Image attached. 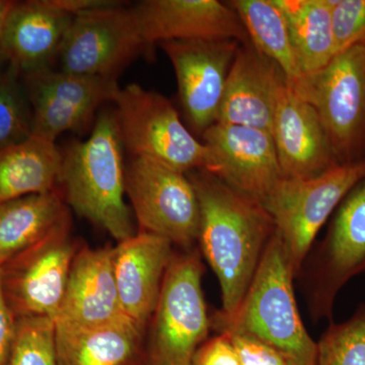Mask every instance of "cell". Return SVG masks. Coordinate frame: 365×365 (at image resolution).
<instances>
[{"mask_svg": "<svg viewBox=\"0 0 365 365\" xmlns=\"http://www.w3.org/2000/svg\"><path fill=\"white\" fill-rule=\"evenodd\" d=\"M187 175L200 207V253L220 281V313L230 317L241 306L276 225L260 202L215 175L204 170Z\"/></svg>", "mask_w": 365, "mask_h": 365, "instance_id": "cell-1", "label": "cell"}, {"mask_svg": "<svg viewBox=\"0 0 365 365\" xmlns=\"http://www.w3.org/2000/svg\"><path fill=\"white\" fill-rule=\"evenodd\" d=\"M123 150L114 111L101 112L90 137L62 153L58 185L66 204L118 242L137 232L125 202Z\"/></svg>", "mask_w": 365, "mask_h": 365, "instance_id": "cell-2", "label": "cell"}, {"mask_svg": "<svg viewBox=\"0 0 365 365\" xmlns=\"http://www.w3.org/2000/svg\"><path fill=\"white\" fill-rule=\"evenodd\" d=\"M294 277L276 232L241 306L230 317L212 314V330L253 337L279 352L290 365H317L318 344L300 318Z\"/></svg>", "mask_w": 365, "mask_h": 365, "instance_id": "cell-3", "label": "cell"}, {"mask_svg": "<svg viewBox=\"0 0 365 365\" xmlns=\"http://www.w3.org/2000/svg\"><path fill=\"white\" fill-rule=\"evenodd\" d=\"M200 250L175 251L146 333L144 365H190L212 330Z\"/></svg>", "mask_w": 365, "mask_h": 365, "instance_id": "cell-4", "label": "cell"}, {"mask_svg": "<svg viewBox=\"0 0 365 365\" xmlns=\"http://www.w3.org/2000/svg\"><path fill=\"white\" fill-rule=\"evenodd\" d=\"M288 81L316 110L338 163L364 160L365 43L339 53L319 71Z\"/></svg>", "mask_w": 365, "mask_h": 365, "instance_id": "cell-5", "label": "cell"}, {"mask_svg": "<svg viewBox=\"0 0 365 365\" xmlns=\"http://www.w3.org/2000/svg\"><path fill=\"white\" fill-rule=\"evenodd\" d=\"M364 177L365 158L336 165L311 179L283 178L262 204L275 223L294 276L302 272L321 228Z\"/></svg>", "mask_w": 365, "mask_h": 365, "instance_id": "cell-6", "label": "cell"}, {"mask_svg": "<svg viewBox=\"0 0 365 365\" xmlns=\"http://www.w3.org/2000/svg\"><path fill=\"white\" fill-rule=\"evenodd\" d=\"M114 103L122 143L133 158L155 160L184 174L206 169L207 148L162 93L131 83L120 88Z\"/></svg>", "mask_w": 365, "mask_h": 365, "instance_id": "cell-7", "label": "cell"}, {"mask_svg": "<svg viewBox=\"0 0 365 365\" xmlns=\"http://www.w3.org/2000/svg\"><path fill=\"white\" fill-rule=\"evenodd\" d=\"M125 189L139 232L158 235L182 251L196 248L200 207L188 175L148 158L126 165Z\"/></svg>", "mask_w": 365, "mask_h": 365, "instance_id": "cell-8", "label": "cell"}, {"mask_svg": "<svg viewBox=\"0 0 365 365\" xmlns=\"http://www.w3.org/2000/svg\"><path fill=\"white\" fill-rule=\"evenodd\" d=\"M66 222L0 268L2 292L16 319H56L79 246Z\"/></svg>", "mask_w": 365, "mask_h": 365, "instance_id": "cell-9", "label": "cell"}, {"mask_svg": "<svg viewBox=\"0 0 365 365\" xmlns=\"http://www.w3.org/2000/svg\"><path fill=\"white\" fill-rule=\"evenodd\" d=\"M122 4L114 1L73 16L57 56L58 71L117 78L148 49L133 7Z\"/></svg>", "mask_w": 365, "mask_h": 365, "instance_id": "cell-10", "label": "cell"}, {"mask_svg": "<svg viewBox=\"0 0 365 365\" xmlns=\"http://www.w3.org/2000/svg\"><path fill=\"white\" fill-rule=\"evenodd\" d=\"M365 272V177L334 211L326 237L307 271V304L314 322H332L336 297L355 276Z\"/></svg>", "mask_w": 365, "mask_h": 365, "instance_id": "cell-11", "label": "cell"}, {"mask_svg": "<svg viewBox=\"0 0 365 365\" xmlns=\"http://www.w3.org/2000/svg\"><path fill=\"white\" fill-rule=\"evenodd\" d=\"M33 110V135L55 143L64 132H83L97 110L114 102L117 78L76 76L48 68L21 76Z\"/></svg>", "mask_w": 365, "mask_h": 365, "instance_id": "cell-12", "label": "cell"}, {"mask_svg": "<svg viewBox=\"0 0 365 365\" xmlns=\"http://www.w3.org/2000/svg\"><path fill=\"white\" fill-rule=\"evenodd\" d=\"M242 43L232 39L160 43L174 67L190 127L203 134L217 122L230 67Z\"/></svg>", "mask_w": 365, "mask_h": 365, "instance_id": "cell-13", "label": "cell"}, {"mask_svg": "<svg viewBox=\"0 0 365 365\" xmlns=\"http://www.w3.org/2000/svg\"><path fill=\"white\" fill-rule=\"evenodd\" d=\"M206 172L261 204L283 179L272 135L241 125L215 123L202 134Z\"/></svg>", "mask_w": 365, "mask_h": 365, "instance_id": "cell-14", "label": "cell"}, {"mask_svg": "<svg viewBox=\"0 0 365 365\" xmlns=\"http://www.w3.org/2000/svg\"><path fill=\"white\" fill-rule=\"evenodd\" d=\"M271 135L284 179H311L340 165L316 110L287 76L278 88Z\"/></svg>", "mask_w": 365, "mask_h": 365, "instance_id": "cell-15", "label": "cell"}, {"mask_svg": "<svg viewBox=\"0 0 365 365\" xmlns=\"http://www.w3.org/2000/svg\"><path fill=\"white\" fill-rule=\"evenodd\" d=\"M132 7L148 47L169 41L232 39L250 43L239 16L227 2L143 0Z\"/></svg>", "mask_w": 365, "mask_h": 365, "instance_id": "cell-16", "label": "cell"}, {"mask_svg": "<svg viewBox=\"0 0 365 365\" xmlns=\"http://www.w3.org/2000/svg\"><path fill=\"white\" fill-rule=\"evenodd\" d=\"M175 251L169 241L135 235L113 247L112 260L120 306L124 316L148 333Z\"/></svg>", "mask_w": 365, "mask_h": 365, "instance_id": "cell-17", "label": "cell"}, {"mask_svg": "<svg viewBox=\"0 0 365 365\" xmlns=\"http://www.w3.org/2000/svg\"><path fill=\"white\" fill-rule=\"evenodd\" d=\"M113 247H79L54 325L91 328L125 317L120 306L112 260Z\"/></svg>", "mask_w": 365, "mask_h": 365, "instance_id": "cell-18", "label": "cell"}, {"mask_svg": "<svg viewBox=\"0 0 365 365\" xmlns=\"http://www.w3.org/2000/svg\"><path fill=\"white\" fill-rule=\"evenodd\" d=\"M73 16L49 0L14 1L2 36V53L21 76L53 68Z\"/></svg>", "mask_w": 365, "mask_h": 365, "instance_id": "cell-19", "label": "cell"}, {"mask_svg": "<svg viewBox=\"0 0 365 365\" xmlns=\"http://www.w3.org/2000/svg\"><path fill=\"white\" fill-rule=\"evenodd\" d=\"M284 73L252 46L242 44L228 73L216 123L271 133L277 91Z\"/></svg>", "mask_w": 365, "mask_h": 365, "instance_id": "cell-20", "label": "cell"}, {"mask_svg": "<svg viewBox=\"0 0 365 365\" xmlns=\"http://www.w3.org/2000/svg\"><path fill=\"white\" fill-rule=\"evenodd\" d=\"M54 327L57 365H144L146 333L127 317L91 328Z\"/></svg>", "mask_w": 365, "mask_h": 365, "instance_id": "cell-21", "label": "cell"}, {"mask_svg": "<svg viewBox=\"0 0 365 365\" xmlns=\"http://www.w3.org/2000/svg\"><path fill=\"white\" fill-rule=\"evenodd\" d=\"M69 222L59 189L0 204V268Z\"/></svg>", "mask_w": 365, "mask_h": 365, "instance_id": "cell-22", "label": "cell"}, {"mask_svg": "<svg viewBox=\"0 0 365 365\" xmlns=\"http://www.w3.org/2000/svg\"><path fill=\"white\" fill-rule=\"evenodd\" d=\"M62 153L56 143L33 135L0 150V204L59 189Z\"/></svg>", "mask_w": 365, "mask_h": 365, "instance_id": "cell-23", "label": "cell"}, {"mask_svg": "<svg viewBox=\"0 0 365 365\" xmlns=\"http://www.w3.org/2000/svg\"><path fill=\"white\" fill-rule=\"evenodd\" d=\"M282 11L300 74L326 66L337 55L333 0H275Z\"/></svg>", "mask_w": 365, "mask_h": 365, "instance_id": "cell-24", "label": "cell"}, {"mask_svg": "<svg viewBox=\"0 0 365 365\" xmlns=\"http://www.w3.org/2000/svg\"><path fill=\"white\" fill-rule=\"evenodd\" d=\"M227 4L239 16L257 51L279 67L288 79L300 76L287 21L275 0H232Z\"/></svg>", "mask_w": 365, "mask_h": 365, "instance_id": "cell-25", "label": "cell"}, {"mask_svg": "<svg viewBox=\"0 0 365 365\" xmlns=\"http://www.w3.org/2000/svg\"><path fill=\"white\" fill-rule=\"evenodd\" d=\"M33 136V110L20 72H0V150Z\"/></svg>", "mask_w": 365, "mask_h": 365, "instance_id": "cell-26", "label": "cell"}, {"mask_svg": "<svg viewBox=\"0 0 365 365\" xmlns=\"http://www.w3.org/2000/svg\"><path fill=\"white\" fill-rule=\"evenodd\" d=\"M317 344V365H365V304L347 321L330 322Z\"/></svg>", "mask_w": 365, "mask_h": 365, "instance_id": "cell-27", "label": "cell"}, {"mask_svg": "<svg viewBox=\"0 0 365 365\" xmlns=\"http://www.w3.org/2000/svg\"><path fill=\"white\" fill-rule=\"evenodd\" d=\"M7 365H57L52 319H16V340Z\"/></svg>", "mask_w": 365, "mask_h": 365, "instance_id": "cell-28", "label": "cell"}, {"mask_svg": "<svg viewBox=\"0 0 365 365\" xmlns=\"http://www.w3.org/2000/svg\"><path fill=\"white\" fill-rule=\"evenodd\" d=\"M332 28L337 54L365 43V0H333Z\"/></svg>", "mask_w": 365, "mask_h": 365, "instance_id": "cell-29", "label": "cell"}, {"mask_svg": "<svg viewBox=\"0 0 365 365\" xmlns=\"http://www.w3.org/2000/svg\"><path fill=\"white\" fill-rule=\"evenodd\" d=\"M227 334L235 346L241 365H290L279 352L261 341L244 334Z\"/></svg>", "mask_w": 365, "mask_h": 365, "instance_id": "cell-30", "label": "cell"}, {"mask_svg": "<svg viewBox=\"0 0 365 365\" xmlns=\"http://www.w3.org/2000/svg\"><path fill=\"white\" fill-rule=\"evenodd\" d=\"M190 365H241L227 333L208 337L197 349Z\"/></svg>", "mask_w": 365, "mask_h": 365, "instance_id": "cell-31", "label": "cell"}, {"mask_svg": "<svg viewBox=\"0 0 365 365\" xmlns=\"http://www.w3.org/2000/svg\"><path fill=\"white\" fill-rule=\"evenodd\" d=\"M16 334V319L7 307L2 292L0 276V365H7L13 351Z\"/></svg>", "mask_w": 365, "mask_h": 365, "instance_id": "cell-32", "label": "cell"}, {"mask_svg": "<svg viewBox=\"0 0 365 365\" xmlns=\"http://www.w3.org/2000/svg\"><path fill=\"white\" fill-rule=\"evenodd\" d=\"M49 1L53 6L73 16L91 9L109 6L114 2L112 0H49Z\"/></svg>", "mask_w": 365, "mask_h": 365, "instance_id": "cell-33", "label": "cell"}, {"mask_svg": "<svg viewBox=\"0 0 365 365\" xmlns=\"http://www.w3.org/2000/svg\"><path fill=\"white\" fill-rule=\"evenodd\" d=\"M14 4V1H11V0H0V66L6 62L4 53H2V36H4V29L7 16H9Z\"/></svg>", "mask_w": 365, "mask_h": 365, "instance_id": "cell-34", "label": "cell"}]
</instances>
